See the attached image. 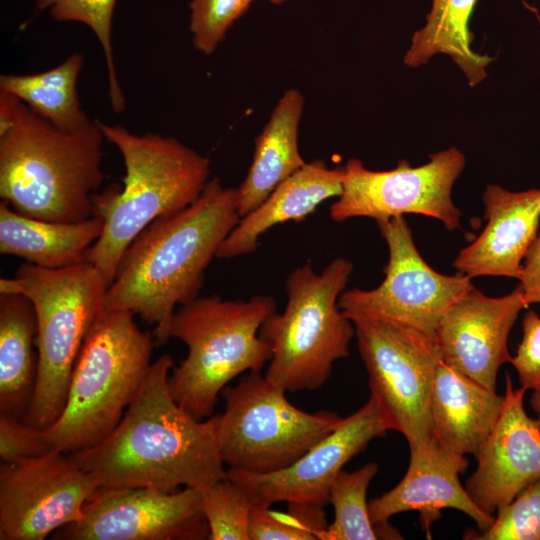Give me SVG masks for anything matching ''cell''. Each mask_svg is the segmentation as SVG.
<instances>
[{
    "label": "cell",
    "instance_id": "cell-25",
    "mask_svg": "<svg viewBox=\"0 0 540 540\" xmlns=\"http://www.w3.org/2000/svg\"><path fill=\"white\" fill-rule=\"evenodd\" d=\"M478 0H432L426 23L415 31L404 56L408 67L417 68L437 54L448 55L458 65L470 86L487 77L494 60L472 49L474 34L469 21Z\"/></svg>",
    "mask_w": 540,
    "mask_h": 540
},
{
    "label": "cell",
    "instance_id": "cell-31",
    "mask_svg": "<svg viewBox=\"0 0 540 540\" xmlns=\"http://www.w3.org/2000/svg\"><path fill=\"white\" fill-rule=\"evenodd\" d=\"M464 539L540 540V479L525 487L494 515L485 531L467 530Z\"/></svg>",
    "mask_w": 540,
    "mask_h": 540
},
{
    "label": "cell",
    "instance_id": "cell-32",
    "mask_svg": "<svg viewBox=\"0 0 540 540\" xmlns=\"http://www.w3.org/2000/svg\"><path fill=\"white\" fill-rule=\"evenodd\" d=\"M254 0H192L190 31L195 49L212 54Z\"/></svg>",
    "mask_w": 540,
    "mask_h": 540
},
{
    "label": "cell",
    "instance_id": "cell-12",
    "mask_svg": "<svg viewBox=\"0 0 540 540\" xmlns=\"http://www.w3.org/2000/svg\"><path fill=\"white\" fill-rule=\"evenodd\" d=\"M389 252L382 283L374 289L344 291L338 301L350 318L368 317L405 324L436 338L444 311L471 290V278L444 275L420 255L404 216L377 223Z\"/></svg>",
    "mask_w": 540,
    "mask_h": 540
},
{
    "label": "cell",
    "instance_id": "cell-28",
    "mask_svg": "<svg viewBox=\"0 0 540 540\" xmlns=\"http://www.w3.org/2000/svg\"><path fill=\"white\" fill-rule=\"evenodd\" d=\"M254 502L238 483L226 477L200 490L199 507L210 540H250L249 523Z\"/></svg>",
    "mask_w": 540,
    "mask_h": 540
},
{
    "label": "cell",
    "instance_id": "cell-8",
    "mask_svg": "<svg viewBox=\"0 0 540 540\" xmlns=\"http://www.w3.org/2000/svg\"><path fill=\"white\" fill-rule=\"evenodd\" d=\"M352 272L353 263L338 257L320 273L307 262L288 275L284 311L268 316L259 330L271 351L270 382L286 392L318 389L349 355L355 326L338 301Z\"/></svg>",
    "mask_w": 540,
    "mask_h": 540
},
{
    "label": "cell",
    "instance_id": "cell-5",
    "mask_svg": "<svg viewBox=\"0 0 540 540\" xmlns=\"http://www.w3.org/2000/svg\"><path fill=\"white\" fill-rule=\"evenodd\" d=\"M153 337L129 311L100 313L77 356L64 409L44 429L55 449L85 450L114 431L152 364Z\"/></svg>",
    "mask_w": 540,
    "mask_h": 540
},
{
    "label": "cell",
    "instance_id": "cell-29",
    "mask_svg": "<svg viewBox=\"0 0 540 540\" xmlns=\"http://www.w3.org/2000/svg\"><path fill=\"white\" fill-rule=\"evenodd\" d=\"M117 0H36L39 10L49 8L56 21H76L87 25L97 37L106 61L109 97L115 112L125 109L113 58L112 17Z\"/></svg>",
    "mask_w": 540,
    "mask_h": 540
},
{
    "label": "cell",
    "instance_id": "cell-37",
    "mask_svg": "<svg viewBox=\"0 0 540 540\" xmlns=\"http://www.w3.org/2000/svg\"><path fill=\"white\" fill-rule=\"evenodd\" d=\"M268 1H270V2H272L274 4H280V3H282V2H284L286 0H268Z\"/></svg>",
    "mask_w": 540,
    "mask_h": 540
},
{
    "label": "cell",
    "instance_id": "cell-2",
    "mask_svg": "<svg viewBox=\"0 0 540 540\" xmlns=\"http://www.w3.org/2000/svg\"><path fill=\"white\" fill-rule=\"evenodd\" d=\"M240 219L237 189L209 179L191 205L154 220L129 244L104 310L139 315L154 325L157 343H165L176 307L198 297L208 265Z\"/></svg>",
    "mask_w": 540,
    "mask_h": 540
},
{
    "label": "cell",
    "instance_id": "cell-6",
    "mask_svg": "<svg viewBox=\"0 0 540 540\" xmlns=\"http://www.w3.org/2000/svg\"><path fill=\"white\" fill-rule=\"evenodd\" d=\"M275 311L268 295L248 300L212 295L181 305L167 333L187 347V356L169 375L174 399L198 420L211 417L229 382L246 371L260 372L270 361L259 330Z\"/></svg>",
    "mask_w": 540,
    "mask_h": 540
},
{
    "label": "cell",
    "instance_id": "cell-36",
    "mask_svg": "<svg viewBox=\"0 0 540 540\" xmlns=\"http://www.w3.org/2000/svg\"><path fill=\"white\" fill-rule=\"evenodd\" d=\"M530 405L536 417L540 421V392L533 391L530 397Z\"/></svg>",
    "mask_w": 540,
    "mask_h": 540
},
{
    "label": "cell",
    "instance_id": "cell-33",
    "mask_svg": "<svg viewBox=\"0 0 540 540\" xmlns=\"http://www.w3.org/2000/svg\"><path fill=\"white\" fill-rule=\"evenodd\" d=\"M53 448L44 429L33 427L21 419L0 415V457L2 462L39 457Z\"/></svg>",
    "mask_w": 540,
    "mask_h": 540
},
{
    "label": "cell",
    "instance_id": "cell-23",
    "mask_svg": "<svg viewBox=\"0 0 540 540\" xmlns=\"http://www.w3.org/2000/svg\"><path fill=\"white\" fill-rule=\"evenodd\" d=\"M103 225L98 215L66 223L35 219L16 212L4 201L0 204V253L45 268L73 266L85 260Z\"/></svg>",
    "mask_w": 540,
    "mask_h": 540
},
{
    "label": "cell",
    "instance_id": "cell-35",
    "mask_svg": "<svg viewBox=\"0 0 540 540\" xmlns=\"http://www.w3.org/2000/svg\"><path fill=\"white\" fill-rule=\"evenodd\" d=\"M518 280L527 304H540V230L524 257Z\"/></svg>",
    "mask_w": 540,
    "mask_h": 540
},
{
    "label": "cell",
    "instance_id": "cell-22",
    "mask_svg": "<svg viewBox=\"0 0 540 540\" xmlns=\"http://www.w3.org/2000/svg\"><path fill=\"white\" fill-rule=\"evenodd\" d=\"M303 107L304 97L299 90L285 91L256 137L250 168L236 188L241 217L259 206L283 180L307 163L298 146Z\"/></svg>",
    "mask_w": 540,
    "mask_h": 540
},
{
    "label": "cell",
    "instance_id": "cell-13",
    "mask_svg": "<svg viewBox=\"0 0 540 540\" xmlns=\"http://www.w3.org/2000/svg\"><path fill=\"white\" fill-rule=\"evenodd\" d=\"M100 488L68 454L48 453L0 466V539L43 540L77 522Z\"/></svg>",
    "mask_w": 540,
    "mask_h": 540
},
{
    "label": "cell",
    "instance_id": "cell-9",
    "mask_svg": "<svg viewBox=\"0 0 540 540\" xmlns=\"http://www.w3.org/2000/svg\"><path fill=\"white\" fill-rule=\"evenodd\" d=\"M285 393L260 372H249L235 386L223 389L218 442L224 464L254 473L284 469L342 420L331 411H303Z\"/></svg>",
    "mask_w": 540,
    "mask_h": 540
},
{
    "label": "cell",
    "instance_id": "cell-11",
    "mask_svg": "<svg viewBox=\"0 0 540 540\" xmlns=\"http://www.w3.org/2000/svg\"><path fill=\"white\" fill-rule=\"evenodd\" d=\"M466 164L464 153L450 147L412 167L402 159L394 169L374 171L350 158L343 166L342 193L330 207V217L344 222L368 217L377 223L405 214L439 220L449 231L461 226V211L452 201V188Z\"/></svg>",
    "mask_w": 540,
    "mask_h": 540
},
{
    "label": "cell",
    "instance_id": "cell-19",
    "mask_svg": "<svg viewBox=\"0 0 540 540\" xmlns=\"http://www.w3.org/2000/svg\"><path fill=\"white\" fill-rule=\"evenodd\" d=\"M482 199L486 225L472 243L460 250L453 267L471 279H519L524 257L539 232L540 188L515 192L489 184Z\"/></svg>",
    "mask_w": 540,
    "mask_h": 540
},
{
    "label": "cell",
    "instance_id": "cell-7",
    "mask_svg": "<svg viewBox=\"0 0 540 540\" xmlns=\"http://www.w3.org/2000/svg\"><path fill=\"white\" fill-rule=\"evenodd\" d=\"M109 282L91 263L64 268L21 265L0 279V293L26 296L37 318V379L23 421L46 429L61 415L83 341L104 310Z\"/></svg>",
    "mask_w": 540,
    "mask_h": 540
},
{
    "label": "cell",
    "instance_id": "cell-21",
    "mask_svg": "<svg viewBox=\"0 0 540 540\" xmlns=\"http://www.w3.org/2000/svg\"><path fill=\"white\" fill-rule=\"evenodd\" d=\"M503 403L504 395L442 361L430 399L433 438L453 452L475 455L495 426Z\"/></svg>",
    "mask_w": 540,
    "mask_h": 540
},
{
    "label": "cell",
    "instance_id": "cell-27",
    "mask_svg": "<svg viewBox=\"0 0 540 540\" xmlns=\"http://www.w3.org/2000/svg\"><path fill=\"white\" fill-rule=\"evenodd\" d=\"M377 472L378 465L369 462L353 472L342 470L336 476L329 494L334 520L327 525L322 540L402 539L389 523L374 524L370 518L367 490Z\"/></svg>",
    "mask_w": 540,
    "mask_h": 540
},
{
    "label": "cell",
    "instance_id": "cell-17",
    "mask_svg": "<svg viewBox=\"0 0 540 540\" xmlns=\"http://www.w3.org/2000/svg\"><path fill=\"white\" fill-rule=\"evenodd\" d=\"M525 391L515 389L506 374L501 414L474 455L477 467L464 486L474 503L491 516L540 479V421L526 413Z\"/></svg>",
    "mask_w": 540,
    "mask_h": 540
},
{
    "label": "cell",
    "instance_id": "cell-20",
    "mask_svg": "<svg viewBox=\"0 0 540 540\" xmlns=\"http://www.w3.org/2000/svg\"><path fill=\"white\" fill-rule=\"evenodd\" d=\"M343 167L330 169L322 160L306 163L283 180L255 209L241 217L220 245L216 257L231 259L254 253L270 228L300 222L325 200L342 193Z\"/></svg>",
    "mask_w": 540,
    "mask_h": 540
},
{
    "label": "cell",
    "instance_id": "cell-34",
    "mask_svg": "<svg viewBox=\"0 0 540 540\" xmlns=\"http://www.w3.org/2000/svg\"><path fill=\"white\" fill-rule=\"evenodd\" d=\"M523 336L510 363L521 387L540 392V316L528 310L522 319Z\"/></svg>",
    "mask_w": 540,
    "mask_h": 540
},
{
    "label": "cell",
    "instance_id": "cell-15",
    "mask_svg": "<svg viewBox=\"0 0 540 540\" xmlns=\"http://www.w3.org/2000/svg\"><path fill=\"white\" fill-rule=\"evenodd\" d=\"M389 431L373 397L290 466L271 473L229 468L227 477L241 485L254 505L276 502L325 506L330 488L345 464Z\"/></svg>",
    "mask_w": 540,
    "mask_h": 540
},
{
    "label": "cell",
    "instance_id": "cell-14",
    "mask_svg": "<svg viewBox=\"0 0 540 540\" xmlns=\"http://www.w3.org/2000/svg\"><path fill=\"white\" fill-rule=\"evenodd\" d=\"M200 490L99 488L83 515L54 533L65 540H201L209 527L199 507Z\"/></svg>",
    "mask_w": 540,
    "mask_h": 540
},
{
    "label": "cell",
    "instance_id": "cell-16",
    "mask_svg": "<svg viewBox=\"0 0 540 540\" xmlns=\"http://www.w3.org/2000/svg\"><path fill=\"white\" fill-rule=\"evenodd\" d=\"M517 285L501 297H489L475 286L443 313L436 330L442 361L496 391L502 364L511 361L508 337L519 313L528 308Z\"/></svg>",
    "mask_w": 540,
    "mask_h": 540
},
{
    "label": "cell",
    "instance_id": "cell-1",
    "mask_svg": "<svg viewBox=\"0 0 540 540\" xmlns=\"http://www.w3.org/2000/svg\"><path fill=\"white\" fill-rule=\"evenodd\" d=\"M174 362L162 354L153 362L114 431L99 444L68 454L101 488H143L173 492L204 490L224 479L220 414L198 420L173 397Z\"/></svg>",
    "mask_w": 540,
    "mask_h": 540
},
{
    "label": "cell",
    "instance_id": "cell-30",
    "mask_svg": "<svg viewBox=\"0 0 540 540\" xmlns=\"http://www.w3.org/2000/svg\"><path fill=\"white\" fill-rule=\"evenodd\" d=\"M327 528L323 506L289 503L287 512L254 505L250 540H322Z\"/></svg>",
    "mask_w": 540,
    "mask_h": 540
},
{
    "label": "cell",
    "instance_id": "cell-26",
    "mask_svg": "<svg viewBox=\"0 0 540 540\" xmlns=\"http://www.w3.org/2000/svg\"><path fill=\"white\" fill-rule=\"evenodd\" d=\"M83 56L74 53L49 70L25 75H1L0 91L13 95L55 128L73 132L91 121L81 109L77 81Z\"/></svg>",
    "mask_w": 540,
    "mask_h": 540
},
{
    "label": "cell",
    "instance_id": "cell-3",
    "mask_svg": "<svg viewBox=\"0 0 540 540\" xmlns=\"http://www.w3.org/2000/svg\"><path fill=\"white\" fill-rule=\"evenodd\" d=\"M99 122L61 131L0 91V196L16 212L51 222L94 216L104 180Z\"/></svg>",
    "mask_w": 540,
    "mask_h": 540
},
{
    "label": "cell",
    "instance_id": "cell-24",
    "mask_svg": "<svg viewBox=\"0 0 540 540\" xmlns=\"http://www.w3.org/2000/svg\"><path fill=\"white\" fill-rule=\"evenodd\" d=\"M37 318L24 295L0 293V415L23 420L33 397Z\"/></svg>",
    "mask_w": 540,
    "mask_h": 540
},
{
    "label": "cell",
    "instance_id": "cell-18",
    "mask_svg": "<svg viewBox=\"0 0 540 540\" xmlns=\"http://www.w3.org/2000/svg\"><path fill=\"white\" fill-rule=\"evenodd\" d=\"M410 461L401 481L368 503L374 524H386L399 513L418 511L422 529L430 538V527L445 508L459 510L472 518L478 531L488 529L494 516L483 512L460 483L459 475L469 465L466 455L453 452L433 437L409 446Z\"/></svg>",
    "mask_w": 540,
    "mask_h": 540
},
{
    "label": "cell",
    "instance_id": "cell-4",
    "mask_svg": "<svg viewBox=\"0 0 540 540\" xmlns=\"http://www.w3.org/2000/svg\"><path fill=\"white\" fill-rule=\"evenodd\" d=\"M106 140L120 151L125 176L94 195V215L103 218L100 237L85 260L112 283L119 260L135 237L154 220L191 205L209 181L210 160L172 137L136 135L99 122Z\"/></svg>",
    "mask_w": 540,
    "mask_h": 540
},
{
    "label": "cell",
    "instance_id": "cell-10",
    "mask_svg": "<svg viewBox=\"0 0 540 540\" xmlns=\"http://www.w3.org/2000/svg\"><path fill=\"white\" fill-rule=\"evenodd\" d=\"M355 336L368 374L371 397L389 430L409 446L430 440L431 391L442 354L437 339L397 322L355 317Z\"/></svg>",
    "mask_w": 540,
    "mask_h": 540
}]
</instances>
